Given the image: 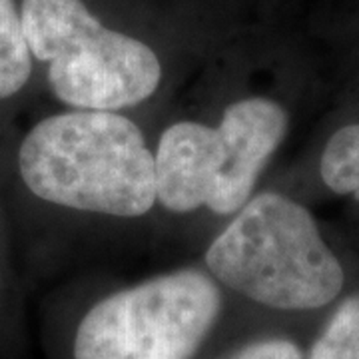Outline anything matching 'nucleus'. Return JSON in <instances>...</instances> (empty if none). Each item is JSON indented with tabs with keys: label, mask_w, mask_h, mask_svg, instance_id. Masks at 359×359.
Wrapping results in <instances>:
<instances>
[{
	"label": "nucleus",
	"mask_w": 359,
	"mask_h": 359,
	"mask_svg": "<svg viewBox=\"0 0 359 359\" xmlns=\"http://www.w3.org/2000/svg\"><path fill=\"white\" fill-rule=\"evenodd\" d=\"M308 359H359V294L337 306L311 344Z\"/></svg>",
	"instance_id": "6e6552de"
},
{
	"label": "nucleus",
	"mask_w": 359,
	"mask_h": 359,
	"mask_svg": "<svg viewBox=\"0 0 359 359\" xmlns=\"http://www.w3.org/2000/svg\"><path fill=\"white\" fill-rule=\"evenodd\" d=\"M205 266L233 292L282 311L325 308L346 283L311 212L276 192L257 194L233 214Z\"/></svg>",
	"instance_id": "f03ea898"
},
{
	"label": "nucleus",
	"mask_w": 359,
	"mask_h": 359,
	"mask_svg": "<svg viewBox=\"0 0 359 359\" xmlns=\"http://www.w3.org/2000/svg\"><path fill=\"white\" fill-rule=\"evenodd\" d=\"M219 308V287L204 271L158 276L90 308L76 330L74 359H192Z\"/></svg>",
	"instance_id": "39448f33"
},
{
	"label": "nucleus",
	"mask_w": 359,
	"mask_h": 359,
	"mask_svg": "<svg viewBox=\"0 0 359 359\" xmlns=\"http://www.w3.org/2000/svg\"><path fill=\"white\" fill-rule=\"evenodd\" d=\"M320 174L332 192L359 202V124H347L332 134L321 154Z\"/></svg>",
	"instance_id": "0eeeda50"
},
{
	"label": "nucleus",
	"mask_w": 359,
	"mask_h": 359,
	"mask_svg": "<svg viewBox=\"0 0 359 359\" xmlns=\"http://www.w3.org/2000/svg\"><path fill=\"white\" fill-rule=\"evenodd\" d=\"M282 104L264 96L230 104L218 128L184 120L162 132L154 152L156 202L186 214L208 208L233 216L287 134Z\"/></svg>",
	"instance_id": "7ed1b4c3"
},
{
	"label": "nucleus",
	"mask_w": 359,
	"mask_h": 359,
	"mask_svg": "<svg viewBox=\"0 0 359 359\" xmlns=\"http://www.w3.org/2000/svg\"><path fill=\"white\" fill-rule=\"evenodd\" d=\"M32 72V54L14 0H0V100L25 88Z\"/></svg>",
	"instance_id": "423d86ee"
},
{
	"label": "nucleus",
	"mask_w": 359,
	"mask_h": 359,
	"mask_svg": "<svg viewBox=\"0 0 359 359\" xmlns=\"http://www.w3.org/2000/svg\"><path fill=\"white\" fill-rule=\"evenodd\" d=\"M22 28L48 84L74 110L116 112L148 100L162 80L156 52L104 26L82 0H25Z\"/></svg>",
	"instance_id": "20e7f679"
},
{
	"label": "nucleus",
	"mask_w": 359,
	"mask_h": 359,
	"mask_svg": "<svg viewBox=\"0 0 359 359\" xmlns=\"http://www.w3.org/2000/svg\"><path fill=\"white\" fill-rule=\"evenodd\" d=\"M226 359H304V353L294 341L273 337L244 346Z\"/></svg>",
	"instance_id": "1a4fd4ad"
},
{
	"label": "nucleus",
	"mask_w": 359,
	"mask_h": 359,
	"mask_svg": "<svg viewBox=\"0 0 359 359\" xmlns=\"http://www.w3.org/2000/svg\"><path fill=\"white\" fill-rule=\"evenodd\" d=\"M18 172L36 198L116 218L156 204L154 154L142 130L108 110H70L40 120L18 150Z\"/></svg>",
	"instance_id": "f257e3e1"
}]
</instances>
